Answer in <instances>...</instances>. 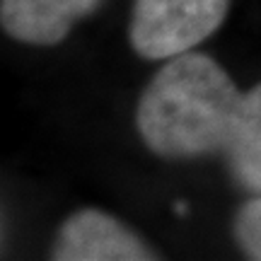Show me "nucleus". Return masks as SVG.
Returning <instances> with one entry per match:
<instances>
[{
	"label": "nucleus",
	"instance_id": "nucleus-6",
	"mask_svg": "<svg viewBox=\"0 0 261 261\" xmlns=\"http://www.w3.org/2000/svg\"><path fill=\"white\" fill-rule=\"evenodd\" d=\"M237 242L249 259L261 261V196L247 201L234 218Z\"/></svg>",
	"mask_w": 261,
	"mask_h": 261
},
{
	"label": "nucleus",
	"instance_id": "nucleus-2",
	"mask_svg": "<svg viewBox=\"0 0 261 261\" xmlns=\"http://www.w3.org/2000/svg\"><path fill=\"white\" fill-rule=\"evenodd\" d=\"M227 8L230 0H136L128 27L130 46L150 61L179 56L215 34Z\"/></svg>",
	"mask_w": 261,
	"mask_h": 261
},
{
	"label": "nucleus",
	"instance_id": "nucleus-4",
	"mask_svg": "<svg viewBox=\"0 0 261 261\" xmlns=\"http://www.w3.org/2000/svg\"><path fill=\"white\" fill-rule=\"evenodd\" d=\"M97 5L99 0H3L0 22L17 41L54 46Z\"/></svg>",
	"mask_w": 261,
	"mask_h": 261
},
{
	"label": "nucleus",
	"instance_id": "nucleus-5",
	"mask_svg": "<svg viewBox=\"0 0 261 261\" xmlns=\"http://www.w3.org/2000/svg\"><path fill=\"white\" fill-rule=\"evenodd\" d=\"M225 158L234 179L249 191L261 194V83L244 92L242 114Z\"/></svg>",
	"mask_w": 261,
	"mask_h": 261
},
{
	"label": "nucleus",
	"instance_id": "nucleus-3",
	"mask_svg": "<svg viewBox=\"0 0 261 261\" xmlns=\"http://www.w3.org/2000/svg\"><path fill=\"white\" fill-rule=\"evenodd\" d=\"M51 256L58 261H145L158 254L116 218L102 211H77L63 223Z\"/></svg>",
	"mask_w": 261,
	"mask_h": 261
},
{
	"label": "nucleus",
	"instance_id": "nucleus-1",
	"mask_svg": "<svg viewBox=\"0 0 261 261\" xmlns=\"http://www.w3.org/2000/svg\"><path fill=\"white\" fill-rule=\"evenodd\" d=\"M244 94L205 54L172 56L138 102V133L160 158L223 155L242 114Z\"/></svg>",
	"mask_w": 261,
	"mask_h": 261
}]
</instances>
